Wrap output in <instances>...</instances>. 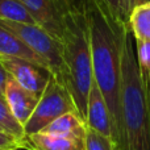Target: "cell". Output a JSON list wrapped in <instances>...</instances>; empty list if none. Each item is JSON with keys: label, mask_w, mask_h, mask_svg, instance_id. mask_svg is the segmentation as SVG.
I'll use <instances>...</instances> for the list:
<instances>
[{"label": "cell", "mask_w": 150, "mask_h": 150, "mask_svg": "<svg viewBox=\"0 0 150 150\" xmlns=\"http://www.w3.org/2000/svg\"><path fill=\"white\" fill-rule=\"evenodd\" d=\"M87 129L88 128L84 120L78 113L70 112V113L62 115L61 117L55 119L53 122H50L47 127H45L41 130V133L84 140Z\"/></svg>", "instance_id": "cell-12"}, {"label": "cell", "mask_w": 150, "mask_h": 150, "mask_svg": "<svg viewBox=\"0 0 150 150\" xmlns=\"http://www.w3.org/2000/svg\"><path fill=\"white\" fill-rule=\"evenodd\" d=\"M0 20L23 24H36L20 0H0Z\"/></svg>", "instance_id": "cell-14"}, {"label": "cell", "mask_w": 150, "mask_h": 150, "mask_svg": "<svg viewBox=\"0 0 150 150\" xmlns=\"http://www.w3.org/2000/svg\"><path fill=\"white\" fill-rule=\"evenodd\" d=\"M84 150H115L113 144L109 138L96 133L92 129H87L84 138Z\"/></svg>", "instance_id": "cell-18"}, {"label": "cell", "mask_w": 150, "mask_h": 150, "mask_svg": "<svg viewBox=\"0 0 150 150\" xmlns=\"http://www.w3.org/2000/svg\"><path fill=\"white\" fill-rule=\"evenodd\" d=\"M7 73L25 90L34 93L36 96H41L44 90L49 83L52 73L47 69L18 58H7L0 59Z\"/></svg>", "instance_id": "cell-7"}, {"label": "cell", "mask_w": 150, "mask_h": 150, "mask_svg": "<svg viewBox=\"0 0 150 150\" xmlns=\"http://www.w3.org/2000/svg\"><path fill=\"white\" fill-rule=\"evenodd\" d=\"M92 55L93 82L107 104L115 150H125L121 116V52L125 24L101 0H84Z\"/></svg>", "instance_id": "cell-1"}, {"label": "cell", "mask_w": 150, "mask_h": 150, "mask_svg": "<svg viewBox=\"0 0 150 150\" xmlns=\"http://www.w3.org/2000/svg\"><path fill=\"white\" fill-rule=\"evenodd\" d=\"M70 112L79 115L76 105L66 87L52 75L46 88L40 96L33 113L24 125L25 136L41 132L55 119Z\"/></svg>", "instance_id": "cell-5"}, {"label": "cell", "mask_w": 150, "mask_h": 150, "mask_svg": "<svg viewBox=\"0 0 150 150\" xmlns=\"http://www.w3.org/2000/svg\"><path fill=\"white\" fill-rule=\"evenodd\" d=\"M125 25L134 41H150V1L134 5Z\"/></svg>", "instance_id": "cell-13"}, {"label": "cell", "mask_w": 150, "mask_h": 150, "mask_svg": "<svg viewBox=\"0 0 150 150\" xmlns=\"http://www.w3.org/2000/svg\"><path fill=\"white\" fill-rule=\"evenodd\" d=\"M0 24L12 32L15 36H17L40 58H42L52 75L62 84L63 71H65L62 42L36 24H23L1 20Z\"/></svg>", "instance_id": "cell-4"}, {"label": "cell", "mask_w": 150, "mask_h": 150, "mask_svg": "<svg viewBox=\"0 0 150 150\" xmlns=\"http://www.w3.org/2000/svg\"><path fill=\"white\" fill-rule=\"evenodd\" d=\"M148 93H149V108H150V80L148 82Z\"/></svg>", "instance_id": "cell-22"}, {"label": "cell", "mask_w": 150, "mask_h": 150, "mask_svg": "<svg viewBox=\"0 0 150 150\" xmlns=\"http://www.w3.org/2000/svg\"><path fill=\"white\" fill-rule=\"evenodd\" d=\"M7 58L25 59L47 69V65L42 58H40L17 36H15L12 32L0 24V59H7Z\"/></svg>", "instance_id": "cell-10"}, {"label": "cell", "mask_w": 150, "mask_h": 150, "mask_svg": "<svg viewBox=\"0 0 150 150\" xmlns=\"http://www.w3.org/2000/svg\"><path fill=\"white\" fill-rule=\"evenodd\" d=\"M62 84L73 98L79 116L86 121L87 99L93 83L92 55L84 0H71L63 23Z\"/></svg>", "instance_id": "cell-2"}, {"label": "cell", "mask_w": 150, "mask_h": 150, "mask_svg": "<svg viewBox=\"0 0 150 150\" xmlns=\"http://www.w3.org/2000/svg\"><path fill=\"white\" fill-rule=\"evenodd\" d=\"M111 13L120 21L127 24L129 13L134 7V0H101Z\"/></svg>", "instance_id": "cell-17"}, {"label": "cell", "mask_w": 150, "mask_h": 150, "mask_svg": "<svg viewBox=\"0 0 150 150\" xmlns=\"http://www.w3.org/2000/svg\"><path fill=\"white\" fill-rule=\"evenodd\" d=\"M38 96L29 92L24 87H21L15 79L9 75V79L5 86L4 100L9 108L12 116L20 122L21 125H25L29 117L32 116L37 103Z\"/></svg>", "instance_id": "cell-8"}, {"label": "cell", "mask_w": 150, "mask_h": 150, "mask_svg": "<svg viewBox=\"0 0 150 150\" xmlns=\"http://www.w3.org/2000/svg\"><path fill=\"white\" fill-rule=\"evenodd\" d=\"M23 148L24 145L21 141H18L11 134L0 132V150H18Z\"/></svg>", "instance_id": "cell-19"}, {"label": "cell", "mask_w": 150, "mask_h": 150, "mask_svg": "<svg viewBox=\"0 0 150 150\" xmlns=\"http://www.w3.org/2000/svg\"><path fill=\"white\" fill-rule=\"evenodd\" d=\"M24 149L26 150H84V140L53 136L46 133H33L25 136Z\"/></svg>", "instance_id": "cell-11"}, {"label": "cell", "mask_w": 150, "mask_h": 150, "mask_svg": "<svg viewBox=\"0 0 150 150\" xmlns=\"http://www.w3.org/2000/svg\"><path fill=\"white\" fill-rule=\"evenodd\" d=\"M121 116L125 150H150L148 84L137 66L134 40L127 25L121 52Z\"/></svg>", "instance_id": "cell-3"}, {"label": "cell", "mask_w": 150, "mask_h": 150, "mask_svg": "<svg viewBox=\"0 0 150 150\" xmlns=\"http://www.w3.org/2000/svg\"><path fill=\"white\" fill-rule=\"evenodd\" d=\"M86 124L88 129L95 130L96 133L109 138L112 141V122L107 104L96 83H92V87L87 99V113Z\"/></svg>", "instance_id": "cell-9"}, {"label": "cell", "mask_w": 150, "mask_h": 150, "mask_svg": "<svg viewBox=\"0 0 150 150\" xmlns=\"http://www.w3.org/2000/svg\"><path fill=\"white\" fill-rule=\"evenodd\" d=\"M134 53L137 66L144 80H150V41H134Z\"/></svg>", "instance_id": "cell-16"}, {"label": "cell", "mask_w": 150, "mask_h": 150, "mask_svg": "<svg viewBox=\"0 0 150 150\" xmlns=\"http://www.w3.org/2000/svg\"><path fill=\"white\" fill-rule=\"evenodd\" d=\"M0 129L4 133H8L15 138H17L24 145V140H25L24 127L12 116L4 98H0Z\"/></svg>", "instance_id": "cell-15"}, {"label": "cell", "mask_w": 150, "mask_h": 150, "mask_svg": "<svg viewBox=\"0 0 150 150\" xmlns=\"http://www.w3.org/2000/svg\"><path fill=\"white\" fill-rule=\"evenodd\" d=\"M34 20L36 25L62 41L65 15L71 0H20Z\"/></svg>", "instance_id": "cell-6"}, {"label": "cell", "mask_w": 150, "mask_h": 150, "mask_svg": "<svg viewBox=\"0 0 150 150\" xmlns=\"http://www.w3.org/2000/svg\"><path fill=\"white\" fill-rule=\"evenodd\" d=\"M150 0H134V5L137 4H142V3H149Z\"/></svg>", "instance_id": "cell-21"}, {"label": "cell", "mask_w": 150, "mask_h": 150, "mask_svg": "<svg viewBox=\"0 0 150 150\" xmlns=\"http://www.w3.org/2000/svg\"><path fill=\"white\" fill-rule=\"evenodd\" d=\"M0 132H3V130H1V129H0ZM3 133H4V132H3ZM7 134H8V133H7Z\"/></svg>", "instance_id": "cell-23"}, {"label": "cell", "mask_w": 150, "mask_h": 150, "mask_svg": "<svg viewBox=\"0 0 150 150\" xmlns=\"http://www.w3.org/2000/svg\"><path fill=\"white\" fill-rule=\"evenodd\" d=\"M8 79H9V74L7 73L5 67L3 66L1 61H0V98H4L5 86H7Z\"/></svg>", "instance_id": "cell-20"}]
</instances>
